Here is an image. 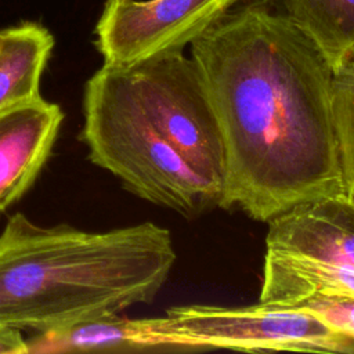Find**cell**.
<instances>
[{
    "label": "cell",
    "mask_w": 354,
    "mask_h": 354,
    "mask_svg": "<svg viewBox=\"0 0 354 354\" xmlns=\"http://www.w3.org/2000/svg\"><path fill=\"white\" fill-rule=\"evenodd\" d=\"M189 48L223 140L220 207L238 206L268 223L299 203L343 189L332 69L286 14L245 1Z\"/></svg>",
    "instance_id": "cell-1"
},
{
    "label": "cell",
    "mask_w": 354,
    "mask_h": 354,
    "mask_svg": "<svg viewBox=\"0 0 354 354\" xmlns=\"http://www.w3.org/2000/svg\"><path fill=\"white\" fill-rule=\"evenodd\" d=\"M176 263L153 223L83 231L41 227L15 213L0 234V325L35 333L151 303Z\"/></svg>",
    "instance_id": "cell-2"
},
{
    "label": "cell",
    "mask_w": 354,
    "mask_h": 354,
    "mask_svg": "<svg viewBox=\"0 0 354 354\" xmlns=\"http://www.w3.org/2000/svg\"><path fill=\"white\" fill-rule=\"evenodd\" d=\"M80 138L88 159L141 199L187 217L221 205L223 194L152 123L123 65L104 64L87 80Z\"/></svg>",
    "instance_id": "cell-3"
},
{
    "label": "cell",
    "mask_w": 354,
    "mask_h": 354,
    "mask_svg": "<svg viewBox=\"0 0 354 354\" xmlns=\"http://www.w3.org/2000/svg\"><path fill=\"white\" fill-rule=\"evenodd\" d=\"M123 66L152 123L223 194L225 163L220 126L192 57L169 51Z\"/></svg>",
    "instance_id": "cell-4"
},
{
    "label": "cell",
    "mask_w": 354,
    "mask_h": 354,
    "mask_svg": "<svg viewBox=\"0 0 354 354\" xmlns=\"http://www.w3.org/2000/svg\"><path fill=\"white\" fill-rule=\"evenodd\" d=\"M166 317L202 350L354 354V336L306 307L176 306Z\"/></svg>",
    "instance_id": "cell-5"
},
{
    "label": "cell",
    "mask_w": 354,
    "mask_h": 354,
    "mask_svg": "<svg viewBox=\"0 0 354 354\" xmlns=\"http://www.w3.org/2000/svg\"><path fill=\"white\" fill-rule=\"evenodd\" d=\"M248 0H108L95 26L104 64L129 65L183 51Z\"/></svg>",
    "instance_id": "cell-6"
},
{
    "label": "cell",
    "mask_w": 354,
    "mask_h": 354,
    "mask_svg": "<svg viewBox=\"0 0 354 354\" xmlns=\"http://www.w3.org/2000/svg\"><path fill=\"white\" fill-rule=\"evenodd\" d=\"M266 252L313 259L354 271V196L342 189L272 217Z\"/></svg>",
    "instance_id": "cell-7"
},
{
    "label": "cell",
    "mask_w": 354,
    "mask_h": 354,
    "mask_svg": "<svg viewBox=\"0 0 354 354\" xmlns=\"http://www.w3.org/2000/svg\"><path fill=\"white\" fill-rule=\"evenodd\" d=\"M28 354L141 353L202 350L177 330L169 318H126L106 315L66 328L35 333L26 339Z\"/></svg>",
    "instance_id": "cell-8"
},
{
    "label": "cell",
    "mask_w": 354,
    "mask_h": 354,
    "mask_svg": "<svg viewBox=\"0 0 354 354\" xmlns=\"http://www.w3.org/2000/svg\"><path fill=\"white\" fill-rule=\"evenodd\" d=\"M62 120L59 105L41 95L0 112V214L36 181Z\"/></svg>",
    "instance_id": "cell-9"
},
{
    "label": "cell",
    "mask_w": 354,
    "mask_h": 354,
    "mask_svg": "<svg viewBox=\"0 0 354 354\" xmlns=\"http://www.w3.org/2000/svg\"><path fill=\"white\" fill-rule=\"evenodd\" d=\"M260 303L299 307L319 300L354 301V271L318 260L266 252Z\"/></svg>",
    "instance_id": "cell-10"
},
{
    "label": "cell",
    "mask_w": 354,
    "mask_h": 354,
    "mask_svg": "<svg viewBox=\"0 0 354 354\" xmlns=\"http://www.w3.org/2000/svg\"><path fill=\"white\" fill-rule=\"evenodd\" d=\"M53 47V35L37 22L1 30L0 112L40 97V79Z\"/></svg>",
    "instance_id": "cell-11"
},
{
    "label": "cell",
    "mask_w": 354,
    "mask_h": 354,
    "mask_svg": "<svg viewBox=\"0 0 354 354\" xmlns=\"http://www.w3.org/2000/svg\"><path fill=\"white\" fill-rule=\"evenodd\" d=\"M286 15L315 43L332 72L354 57V0H282Z\"/></svg>",
    "instance_id": "cell-12"
},
{
    "label": "cell",
    "mask_w": 354,
    "mask_h": 354,
    "mask_svg": "<svg viewBox=\"0 0 354 354\" xmlns=\"http://www.w3.org/2000/svg\"><path fill=\"white\" fill-rule=\"evenodd\" d=\"M330 104L343 191L354 196V57L332 72Z\"/></svg>",
    "instance_id": "cell-13"
},
{
    "label": "cell",
    "mask_w": 354,
    "mask_h": 354,
    "mask_svg": "<svg viewBox=\"0 0 354 354\" xmlns=\"http://www.w3.org/2000/svg\"><path fill=\"white\" fill-rule=\"evenodd\" d=\"M313 313L321 315L333 326L354 336V301L351 300H319L303 304Z\"/></svg>",
    "instance_id": "cell-14"
},
{
    "label": "cell",
    "mask_w": 354,
    "mask_h": 354,
    "mask_svg": "<svg viewBox=\"0 0 354 354\" xmlns=\"http://www.w3.org/2000/svg\"><path fill=\"white\" fill-rule=\"evenodd\" d=\"M0 354H28L26 339L19 329L0 325Z\"/></svg>",
    "instance_id": "cell-15"
},
{
    "label": "cell",
    "mask_w": 354,
    "mask_h": 354,
    "mask_svg": "<svg viewBox=\"0 0 354 354\" xmlns=\"http://www.w3.org/2000/svg\"><path fill=\"white\" fill-rule=\"evenodd\" d=\"M0 39H1V30H0Z\"/></svg>",
    "instance_id": "cell-16"
}]
</instances>
